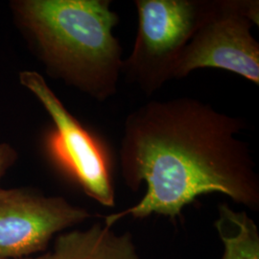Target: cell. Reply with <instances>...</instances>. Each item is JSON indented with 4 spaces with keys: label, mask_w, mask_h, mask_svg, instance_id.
<instances>
[{
    "label": "cell",
    "mask_w": 259,
    "mask_h": 259,
    "mask_svg": "<svg viewBox=\"0 0 259 259\" xmlns=\"http://www.w3.org/2000/svg\"><path fill=\"white\" fill-rule=\"evenodd\" d=\"M0 259H5V258H1V257H0Z\"/></svg>",
    "instance_id": "8fae6325"
},
{
    "label": "cell",
    "mask_w": 259,
    "mask_h": 259,
    "mask_svg": "<svg viewBox=\"0 0 259 259\" xmlns=\"http://www.w3.org/2000/svg\"><path fill=\"white\" fill-rule=\"evenodd\" d=\"M215 0H136L138 32L122 74L147 95L173 80L177 63Z\"/></svg>",
    "instance_id": "3957f363"
},
{
    "label": "cell",
    "mask_w": 259,
    "mask_h": 259,
    "mask_svg": "<svg viewBox=\"0 0 259 259\" xmlns=\"http://www.w3.org/2000/svg\"><path fill=\"white\" fill-rule=\"evenodd\" d=\"M248 122L188 96L153 100L129 113L119 149L121 174L131 190L142 183L139 203L112 213L111 228L126 216L152 214L176 220L200 196L221 193L259 209V177L249 144L238 139Z\"/></svg>",
    "instance_id": "6da1fadb"
},
{
    "label": "cell",
    "mask_w": 259,
    "mask_h": 259,
    "mask_svg": "<svg viewBox=\"0 0 259 259\" xmlns=\"http://www.w3.org/2000/svg\"><path fill=\"white\" fill-rule=\"evenodd\" d=\"M55 259H141L129 232L116 234L102 223L56 238Z\"/></svg>",
    "instance_id": "52a82bcc"
},
{
    "label": "cell",
    "mask_w": 259,
    "mask_h": 259,
    "mask_svg": "<svg viewBox=\"0 0 259 259\" xmlns=\"http://www.w3.org/2000/svg\"><path fill=\"white\" fill-rule=\"evenodd\" d=\"M258 19V1L215 0L180 57L173 80L199 68H219L259 84V45L251 35Z\"/></svg>",
    "instance_id": "5b68a950"
},
{
    "label": "cell",
    "mask_w": 259,
    "mask_h": 259,
    "mask_svg": "<svg viewBox=\"0 0 259 259\" xmlns=\"http://www.w3.org/2000/svg\"><path fill=\"white\" fill-rule=\"evenodd\" d=\"M18 159L17 150L8 143H0V181Z\"/></svg>",
    "instance_id": "9c48e42d"
},
{
    "label": "cell",
    "mask_w": 259,
    "mask_h": 259,
    "mask_svg": "<svg viewBox=\"0 0 259 259\" xmlns=\"http://www.w3.org/2000/svg\"><path fill=\"white\" fill-rule=\"evenodd\" d=\"M215 228L224 245L222 259H259L258 229L245 211L220 204Z\"/></svg>",
    "instance_id": "ba28073f"
},
{
    "label": "cell",
    "mask_w": 259,
    "mask_h": 259,
    "mask_svg": "<svg viewBox=\"0 0 259 259\" xmlns=\"http://www.w3.org/2000/svg\"><path fill=\"white\" fill-rule=\"evenodd\" d=\"M19 259H55V257L53 255V252H47V253L37 256V257H24V258Z\"/></svg>",
    "instance_id": "30bf717a"
},
{
    "label": "cell",
    "mask_w": 259,
    "mask_h": 259,
    "mask_svg": "<svg viewBox=\"0 0 259 259\" xmlns=\"http://www.w3.org/2000/svg\"><path fill=\"white\" fill-rule=\"evenodd\" d=\"M110 0H17L11 8L47 73L104 102L117 93L122 48Z\"/></svg>",
    "instance_id": "7a4b0ae2"
},
{
    "label": "cell",
    "mask_w": 259,
    "mask_h": 259,
    "mask_svg": "<svg viewBox=\"0 0 259 259\" xmlns=\"http://www.w3.org/2000/svg\"><path fill=\"white\" fill-rule=\"evenodd\" d=\"M91 217L63 197L0 188V257L24 258L45 250L55 234Z\"/></svg>",
    "instance_id": "8992f818"
},
{
    "label": "cell",
    "mask_w": 259,
    "mask_h": 259,
    "mask_svg": "<svg viewBox=\"0 0 259 259\" xmlns=\"http://www.w3.org/2000/svg\"><path fill=\"white\" fill-rule=\"evenodd\" d=\"M19 82L35 95L52 121L44 139L49 161L93 201L113 207L115 190L108 145L70 113L42 75L25 70L20 72Z\"/></svg>",
    "instance_id": "277c9868"
}]
</instances>
